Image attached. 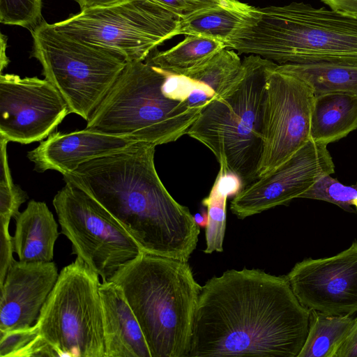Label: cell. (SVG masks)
Masks as SVG:
<instances>
[{
  "label": "cell",
  "instance_id": "obj_1",
  "mask_svg": "<svg viewBox=\"0 0 357 357\" xmlns=\"http://www.w3.org/2000/svg\"><path fill=\"white\" fill-rule=\"evenodd\" d=\"M310 314L286 275L228 270L202 287L188 357H298Z\"/></svg>",
  "mask_w": 357,
  "mask_h": 357
},
{
  "label": "cell",
  "instance_id": "obj_2",
  "mask_svg": "<svg viewBox=\"0 0 357 357\" xmlns=\"http://www.w3.org/2000/svg\"><path fill=\"white\" fill-rule=\"evenodd\" d=\"M155 145L137 142L66 174V184L84 190L131 236L142 252L188 261L200 229L178 203L155 167Z\"/></svg>",
  "mask_w": 357,
  "mask_h": 357
},
{
  "label": "cell",
  "instance_id": "obj_3",
  "mask_svg": "<svg viewBox=\"0 0 357 357\" xmlns=\"http://www.w3.org/2000/svg\"><path fill=\"white\" fill-rule=\"evenodd\" d=\"M225 47L278 64L357 65V18L303 2L256 8Z\"/></svg>",
  "mask_w": 357,
  "mask_h": 357
},
{
  "label": "cell",
  "instance_id": "obj_4",
  "mask_svg": "<svg viewBox=\"0 0 357 357\" xmlns=\"http://www.w3.org/2000/svg\"><path fill=\"white\" fill-rule=\"evenodd\" d=\"M109 280L121 288L151 357H188L202 287L188 261L142 252Z\"/></svg>",
  "mask_w": 357,
  "mask_h": 357
},
{
  "label": "cell",
  "instance_id": "obj_5",
  "mask_svg": "<svg viewBox=\"0 0 357 357\" xmlns=\"http://www.w3.org/2000/svg\"><path fill=\"white\" fill-rule=\"evenodd\" d=\"M278 66L258 55L245 56L236 84L213 98L187 132L213 153L225 173L238 178L241 188L257 178L266 84Z\"/></svg>",
  "mask_w": 357,
  "mask_h": 357
},
{
  "label": "cell",
  "instance_id": "obj_6",
  "mask_svg": "<svg viewBox=\"0 0 357 357\" xmlns=\"http://www.w3.org/2000/svg\"><path fill=\"white\" fill-rule=\"evenodd\" d=\"M168 75L146 61H127L85 128L155 146L187 135L202 109L167 91Z\"/></svg>",
  "mask_w": 357,
  "mask_h": 357
},
{
  "label": "cell",
  "instance_id": "obj_7",
  "mask_svg": "<svg viewBox=\"0 0 357 357\" xmlns=\"http://www.w3.org/2000/svg\"><path fill=\"white\" fill-rule=\"evenodd\" d=\"M31 32L32 56L42 65L45 79L57 89L70 112L87 121L123 70L126 58L59 31L44 20Z\"/></svg>",
  "mask_w": 357,
  "mask_h": 357
},
{
  "label": "cell",
  "instance_id": "obj_8",
  "mask_svg": "<svg viewBox=\"0 0 357 357\" xmlns=\"http://www.w3.org/2000/svg\"><path fill=\"white\" fill-rule=\"evenodd\" d=\"M100 284L78 257L61 271L33 324L55 356L106 357Z\"/></svg>",
  "mask_w": 357,
  "mask_h": 357
},
{
  "label": "cell",
  "instance_id": "obj_9",
  "mask_svg": "<svg viewBox=\"0 0 357 357\" xmlns=\"http://www.w3.org/2000/svg\"><path fill=\"white\" fill-rule=\"evenodd\" d=\"M181 20L151 0H127L83 10L53 25L74 38L115 50L127 61H142L158 46L179 35Z\"/></svg>",
  "mask_w": 357,
  "mask_h": 357
},
{
  "label": "cell",
  "instance_id": "obj_10",
  "mask_svg": "<svg viewBox=\"0 0 357 357\" xmlns=\"http://www.w3.org/2000/svg\"><path fill=\"white\" fill-rule=\"evenodd\" d=\"M52 204L61 233L72 252L96 272L109 279L142 250L126 229L95 199L70 184L54 196Z\"/></svg>",
  "mask_w": 357,
  "mask_h": 357
},
{
  "label": "cell",
  "instance_id": "obj_11",
  "mask_svg": "<svg viewBox=\"0 0 357 357\" xmlns=\"http://www.w3.org/2000/svg\"><path fill=\"white\" fill-rule=\"evenodd\" d=\"M314 98L312 89L298 77L276 69L270 75L264 105L263 149L257 178L283 164L310 139Z\"/></svg>",
  "mask_w": 357,
  "mask_h": 357
},
{
  "label": "cell",
  "instance_id": "obj_12",
  "mask_svg": "<svg viewBox=\"0 0 357 357\" xmlns=\"http://www.w3.org/2000/svg\"><path fill=\"white\" fill-rule=\"evenodd\" d=\"M57 89L46 79L0 76V137L28 144L47 137L70 114Z\"/></svg>",
  "mask_w": 357,
  "mask_h": 357
},
{
  "label": "cell",
  "instance_id": "obj_13",
  "mask_svg": "<svg viewBox=\"0 0 357 357\" xmlns=\"http://www.w3.org/2000/svg\"><path fill=\"white\" fill-rule=\"evenodd\" d=\"M335 173L327 145L309 140L271 172L242 188L230 209L244 219L300 198L320 177Z\"/></svg>",
  "mask_w": 357,
  "mask_h": 357
},
{
  "label": "cell",
  "instance_id": "obj_14",
  "mask_svg": "<svg viewBox=\"0 0 357 357\" xmlns=\"http://www.w3.org/2000/svg\"><path fill=\"white\" fill-rule=\"evenodd\" d=\"M299 302L326 314L357 312V240L333 257L307 258L286 275Z\"/></svg>",
  "mask_w": 357,
  "mask_h": 357
},
{
  "label": "cell",
  "instance_id": "obj_15",
  "mask_svg": "<svg viewBox=\"0 0 357 357\" xmlns=\"http://www.w3.org/2000/svg\"><path fill=\"white\" fill-rule=\"evenodd\" d=\"M59 275L53 261L14 260L0 287V331L23 329L33 326Z\"/></svg>",
  "mask_w": 357,
  "mask_h": 357
},
{
  "label": "cell",
  "instance_id": "obj_16",
  "mask_svg": "<svg viewBox=\"0 0 357 357\" xmlns=\"http://www.w3.org/2000/svg\"><path fill=\"white\" fill-rule=\"evenodd\" d=\"M137 142L86 128L69 133L55 132L28 152V158L38 172L51 169L64 175L89 160L121 151Z\"/></svg>",
  "mask_w": 357,
  "mask_h": 357
},
{
  "label": "cell",
  "instance_id": "obj_17",
  "mask_svg": "<svg viewBox=\"0 0 357 357\" xmlns=\"http://www.w3.org/2000/svg\"><path fill=\"white\" fill-rule=\"evenodd\" d=\"M106 357H151L139 322L121 288L110 280L99 287Z\"/></svg>",
  "mask_w": 357,
  "mask_h": 357
},
{
  "label": "cell",
  "instance_id": "obj_18",
  "mask_svg": "<svg viewBox=\"0 0 357 357\" xmlns=\"http://www.w3.org/2000/svg\"><path fill=\"white\" fill-rule=\"evenodd\" d=\"M14 252L24 262H49L59 237L58 224L47 204L31 200L15 218Z\"/></svg>",
  "mask_w": 357,
  "mask_h": 357
},
{
  "label": "cell",
  "instance_id": "obj_19",
  "mask_svg": "<svg viewBox=\"0 0 357 357\" xmlns=\"http://www.w3.org/2000/svg\"><path fill=\"white\" fill-rule=\"evenodd\" d=\"M357 128V95L329 93L314 96L310 140L328 145Z\"/></svg>",
  "mask_w": 357,
  "mask_h": 357
},
{
  "label": "cell",
  "instance_id": "obj_20",
  "mask_svg": "<svg viewBox=\"0 0 357 357\" xmlns=\"http://www.w3.org/2000/svg\"><path fill=\"white\" fill-rule=\"evenodd\" d=\"M256 7L238 0H223L219 6L181 19L179 35H196L225 45L253 18Z\"/></svg>",
  "mask_w": 357,
  "mask_h": 357
},
{
  "label": "cell",
  "instance_id": "obj_21",
  "mask_svg": "<svg viewBox=\"0 0 357 357\" xmlns=\"http://www.w3.org/2000/svg\"><path fill=\"white\" fill-rule=\"evenodd\" d=\"M276 70L307 84L314 96L329 93L357 95V65L329 62L278 64Z\"/></svg>",
  "mask_w": 357,
  "mask_h": 357
},
{
  "label": "cell",
  "instance_id": "obj_22",
  "mask_svg": "<svg viewBox=\"0 0 357 357\" xmlns=\"http://www.w3.org/2000/svg\"><path fill=\"white\" fill-rule=\"evenodd\" d=\"M225 47V43L217 40L185 35L174 47L149 55L144 61L169 73L186 76Z\"/></svg>",
  "mask_w": 357,
  "mask_h": 357
},
{
  "label": "cell",
  "instance_id": "obj_23",
  "mask_svg": "<svg viewBox=\"0 0 357 357\" xmlns=\"http://www.w3.org/2000/svg\"><path fill=\"white\" fill-rule=\"evenodd\" d=\"M355 321L351 314L310 310L308 333L298 357H335Z\"/></svg>",
  "mask_w": 357,
  "mask_h": 357
},
{
  "label": "cell",
  "instance_id": "obj_24",
  "mask_svg": "<svg viewBox=\"0 0 357 357\" xmlns=\"http://www.w3.org/2000/svg\"><path fill=\"white\" fill-rule=\"evenodd\" d=\"M241 70L242 61L238 54L225 47L185 77L213 91L215 98L231 89L238 79Z\"/></svg>",
  "mask_w": 357,
  "mask_h": 357
},
{
  "label": "cell",
  "instance_id": "obj_25",
  "mask_svg": "<svg viewBox=\"0 0 357 357\" xmlns=\"http://www.w3.org/2000/svg\"><path fill=\"white\" fill-rule=\"evenodd\" d=\"M220 168L215 181L208 196L202 200L207 208L208 223L206 227V254L222 252L223 240L226 228V201L228 195L234 192L237 184L234 181L229 184L232 178Z\"/></svg>",
  "mask_w": 357,
  "mask_h": 357
},
{
  "label": "cell",
  "instance_id": "obj_26",
  "mask_svg": "<svg viewBox=\"0 0 357 357\" xmlns=\"http://www.w3.org/2000/svg\"><path fill=\"white\" fill-rule=\"evenodd\" d=\"M0 225L9 226L12 218L20 212V206L28 198L26 193L13 183L7 157L8 141L0 137Z\"/></svg>",
  "mask_w": 357,
  "mask_h": 357
},
{
  "label": "cell",
  "instance_id": "obj_27",
  "mask_svg": "<svg viewBox=\"0 0 357 357\" xmlns=\"http://www.w3.org/2000/svg\"><path fill=\"white\" fill-rule=\"evenodd\" d=\"M300 198L325 201L354 213L351 206L357 208V185H344L331 174H326L320 177Z\"/></svg>",
  "mask_w": 357,
  "mask_h": 357
},
{
  "label": "cell",
  "instance_id": "obj_28",
  "mask_svg": "<svg viewBox=\"0 0 357 357\" xmlns=\"http://www.w3.org/2000/svg\"><path fill=\"white\" fill-rule=\"evenodd\" d=\"M42 0H0V22L31 31L42 20Z\"/></svg>",
  "mask_w": 357,
  "mask_h": 357
},
{
  "label": "cell",
  "instance_id": "obj_29",
  "mask_svg": "<svg viewBox=\"0 0 357 357\" xmlns=\"http://www.w3.org/2000/svg\"><path fill=\"white\" fill-rule=\"evenodd\" d=\"M178 15L181 19L216 7L223 0H151Z\"/></svg>",
  "mask_w": 357,
  "mask_h": 357
},
{
  "label": "cell",
  "instance_id": "obj_30",
  "mask_svg": "<svg viewBox=\"0 0 357 357\" xmlns=\"http://www.w3.org/2000/svg\"><path fill=\"white\" fill-rule=\"evenodd\" d=\"M335 357H357V317L354 324L337 349Z\"/></svg>",
  "mask_w": 357,
  "mask_h": 357
},
{
  "label": "cell",
  "instance_id": "obj_31",
  "mask_svg": "<svg viewBox=\"0 0 357 357\" xmlns=\"http://www.w3.org/2000/svg\"><path fill=\"white\" fill-rule=\"evenodd\" d=\"M329 8L344 15L357 18V0H321Z\"/></svg>",
  "mask_w": 357,
  "mask_h": 357
},
{
  "label": "cell",
  "instance_id": "obj_32",
  "mask_svg": "<svg viewBox=\"0 0 357 357\" xmlns=\"http://www.w3.org/2000/svg\"><path fill=\"white\" fill-rule=\"evenodd\" d=\"M79 6L81 10L96 8H104L117 5L127 0H75Z\"/></svg>",
  "mask_w": 357,
  "mask_h": 357
},
{
  "label": "cell",
  "instance_id": "obj_33",
  "mask_svg": "<svg viewBox=\"0 0 357 357\" xmlns=\"http://www.w3.org/2000/svg\"><path fill=\"white\" fill-rule=\"evenodd\" d=\"M6 37L3 33H1V71L3 68L6 67L9 60L6 55Z\"/></svg>",
  "mask_w": 357,
  "mask_h": 357
},
{
  "label": "cell",
  "instance_id": "obj_34",
  "mask_svg": "<svg viewBox=\"0 0 357 357\" xmlns=\"http://www.w3.org/2000/svg\"><path fill=\"white\" fill-rule=\"evenodd\" d=\"M194 216L195 222L199 227H206L208 223V212L206 210H202L197 213Z\"/></svg>",
  "mask_w": 357,
  "mask_h": 357
}]
</instances>
